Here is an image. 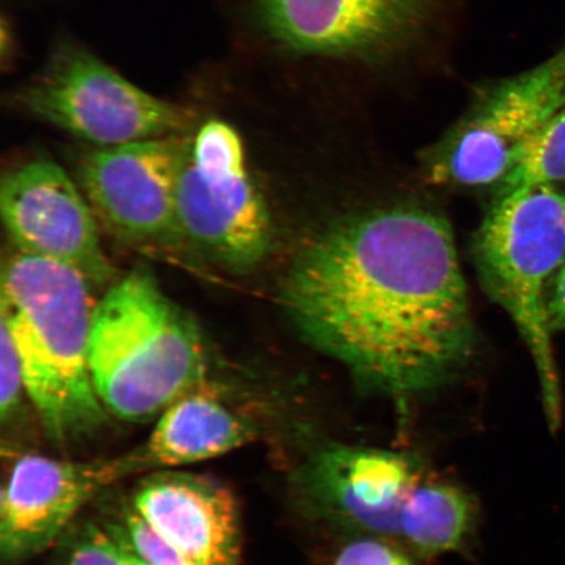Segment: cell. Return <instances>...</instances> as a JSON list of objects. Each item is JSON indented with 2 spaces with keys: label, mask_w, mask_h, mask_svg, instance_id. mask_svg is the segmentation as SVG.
Wrapping results in <instances>:
<instances>
[{
  "label": "cell",
  "mask_w": 565,
  "mask_h": 565,
  "mask_svg": "<svg viewBox=\"0 0 565 565\" xmlns=\"http://www.w3.org/2000/svg\"><path fill=\"white\" fill-rule=\"evenodd\" d=\"M303 341L365 391L405 399L448 384L477 334L454 233L413 206L343 218L303 245L281 282Z\"/></svg>",
  "instance_id": "cell-1"
},
{
  "label": "cell",
  "mask_w": 565,
  "mask_h": 565,
  "mask_svg": "<svg viewBox=\"0 0 565 565\" xmlns=\"http://www.w3.org/2000/svg\"><path fill=\"white\" fill-rule=\"evenodd\" d=\"M95 308L90 282L74 268L23 253L3 266L0 323L17 345L25 393L56 445L87 439L108 422L88 362Z\"/></svg>",
  "instance_id": "cell-2"
},
{
  "label": "cell",
  "mask_w": 565,
  "mask_h": 565,
  "mask_svg": "<svg viewBox=\"0 0 565 565\" xmlns=\"http://www.w3.org/2000/svg\"><path fill=\"white\" fill-rule=\"evenodd\" d=\"M88 362L106 412L145 423L206 381L207 351L194 321L146 270L113 282L92 316Z\"/></svg>",
  "instance_id": "cell-3"
},
{
  "label": "cell",
  "mask_w": 565,
  "mask_h": 565,
  "mask_svg": "<svg viewBox=\"0 0 565 565\" xmlns=\"http://www.w3.org/2000/svg\"><path fill=\"white\" fill-rule=\"evenodd\" d=\"M472 254L487 294L512 317L532 353L547 422L557 428L562 394L547 296L565 265V195L551 185L499 195L477 232Z\"/></svg>",
  "instance_id": "cell-4"
},
{
  "label": "cell",
  "mask_w": 565,
  "mask_h": 565,
  "mask_svg": "<svg viewBox=\"0 0 565 565\" xmlns=\"http://www.w3.org/2000/svg\"><path fill=\"white\" fill-rule=\"evenodd\" d=\"M175 214L181 242L231 271H250L270 252V212L247 172L243 141L230 125L210 121L190 140L177 182Z\"/></svg>",
  "instance_id": "cell-5"
},
{
  "label": "cell",
  "mask_w": 565,
  "mask_h": 565,
  "mask_svg": "<svg viewBox=\"0 0 565 565\" xmlns=\"http://www.w3.org/2000/svg\"><path fill=\"white\" fill-rule=\"evenodd\" d=\"M33 115L98 147L182 136L193 116L134 86L96 56L65 46L23 94Z\"/></svg>",
  "instance_id": "cell-6"
},
{
  "label": "cell",
  "mask_w": 565,
  "mask_h": 565,
  "mask_svg": "<svg viewBox=\"0 0 565 565\" xmlns=\"http://www.w3.org/2000/svg\"><path fill=\"white\" fill-rule=\"evenodd\" d=\"M422 463L408 454L323 444L292 476L295 503L307 519L350 536H399L401 513L420 482Z\"/></svg>",
  "instance_id": "cell-7"
},
{
  "label": "cell",
  "mask_w": 565,
  "mask_h": 565,
  "mask_svg": "<svg viewBox=\"0 0 565 565\" xmlns=\"http://www.w3.org/2000/svg\"><path fill=\"white\" fill-rule=\"evenodd\" d=\"M190 140L153 138L84 154L77 175L98 221L127 242H181L175 193Z\"/></svg>",
  "instance_id": "cell-8"
},
{
  "label": "cell",
  "mask_w": 565,
  "mask_h": 565,
  "mask_svg": "<svg viewBox=\"0 0 565 565\" xmlns=\"http://www.w3.org/2000/svg\"><path fill=\"white\" fill-rule=\"evenodd\" d=\"M0 214L18 253L52 260L104 286L115 275L94 210L65 169L34 160L4 175Z\"/></svg>",
  "instance_id": "cell-9"
},
{
  "label": "cell",
  "mask_w": 565,
  "mask_h": 565,
  "mask_svg": "<svg viewBox=\"0 0 565 565\" xmlns=\"http://www.w3.org/2000/svg\"><path fill=\"white\" fill-rule=\"evenodd\" d=\"M127 478L121 456L70 461L38 454L12 463L0 503V556L17 564L44 553L96 494Z\"/></svg>",
  "instance_id": "cell-10"
},
{
  "label": "cell",
  "mask_w": 565,
  "mask_h": 565,
  "mask_svg": "<svg viewBox=\"0 0 565 565\" xmlns=\"http://www.w3.org/2000/svg\"><path fill=\"white\" fill-rule=\"evenodd\" d=\"M563 108L561 82L550 60L501 84L445 147L434 179L466 186L500 183L530 137Z\"/></svg>",
  "instance_id": "cell-11"
},
{
  "label": "cell",
  "mask_w": 565,
  "mask_h": 565,
  "mask_svg": "<svg viewBox=\"0 0 565 565\" xmlns=\"http://www.w3.org/2000/svg\"><path fill=\"white\" fill-rule=\"evenodd\" d=\"M129 504L195 565H242L237 501L217 480L188 471H153L140 480Z\"/></svg>",
  "instance_id": "cell-12"
},
{
  "label": "cell",
  "mask_w": 565,
  "mask_h": 565,
  "mask_svg": "<svg viewBox=\"0 0 565 565\" xmlns=\"http://www.w3.org/2000/svg\"><path fill=\"white\" fill-rule=\"evenodd\" d=\"M270 30L298 51L338 54L391 41L418 15L423 0H256Z\"/></svg>",
  "instance_id": "cell-13"
},
{
  "label": "cell",
  "mask_w": 565,
  "mask_h": 565,
  "mask_svg": "<svg viewBox=\"0 0 565 565\" xmlns=\"http://www.w3.org/2000/svg\"><path fill=\"white\" fill-rule=\"evenodd\" d=\"M257 423L239 414L204 383L183 394L159 416L150 437L124 455L127 477L209 461L256 440Z\"/></svg>",
  "instance_id": "cell-14"
},
{
  "label": "cell",
  "mask_w": 565,
  "mask_h": 565,
  "mask_svg": "<svg viewBox=\"0 0 565 565\" xmlns=\"http://www.w3.org/2000/svg\"><path fill=\"white\" fill-rule=\"evenodd\" d=\"M476 524V500L461 486L420 479L402 508L399 536L429 559L461 550Z\"/></svg>",
  "instance_id": "cell-15"
},
{
  "label": "cell",
  "mask_w": 565,
  "mask_h": 565,
  "mask_svg": "<svg viewBox=\"0 0 565 565\" xmlns=\"http://www.w3.org/2000/svg\"><path fill=\"white\" fill-rule=\"evenodd\" d=\"M565 181V108L542 125L515 159L505 179L499 183V195L514 190L551 185Z\"/></svg>",
  "instance_id": "cell-16"
},
{
  "label": "cell",
  "mask_w": 565,
  "mask_h": 565,
  "mask_svg": "<svg viewBox=\"0 0 565 565\" xmlns=\"http://www.w3.org/2000/svg\"><path fill=\"white\" fill-rule=\"evenodd\" d=\"M63 565H147L105 524L84 522L71 530Z\"/></svg>",
  "instance_id": "cell-17"
},
{
  "label": "cell",
  "mask_w": 565,
  "mask_h": 565,
  "mask_svg": "<svg viewBox=\"0 0 565 565\" xmlns=\"http://www.w3.org/2000/svg\"><path fill=\"white\" fill-rule=\"evenodd\" d=\"M110 532L124 541L147 565H195L169 545L139 518L129 503L119 511L116 521L104 522Z\"/></svg>",
  "instance_id": "cell-18"
},
{
  "label": "cell",
  "mask_w": 565,
  "mask_h": 565,
  "mask_svg": "<svg viewBox=\"0 0 565 565\" xmlns=\"http://www.w3.org/2000/svg\"><path fill=\"white\" fill-rule=\"evenodd\" d=\"M0 339V418L6 423L18 413L25 383L17 345L4 324Z\"/></svg>",
  "instance_id": "cell-19"
},
{
  "label": "cell",
  "mask_w": 565,
  "mask_h": 565,
  "mask_svg": "<svg viewBox=\"0 0 565 565\" xmlns=\"http://www.w3.org/2000/svg\"><path fill=\"white\" fill-rule=\"evenodd\" d=\"M334 565H412L397 547L379 536H351L339 551Z\"/></svg>",
  "instance_id": "cell-20"
},
{
  "label": "cell",
  "mask_w": 565,
  "mask_h": 565,
  "mask_svg": "<svg viewBox=\"0 0 565 565\" xmlns=\"http://www.w3.org/2000/svg\"><path fill=\"white\" fill-rule=\"evenodd\" d=\"M547 316L553 333L565 329V265L551 282L547 296Z\"/></svg>",
  "instance_id": "cell-21"
},
{
  "label": "cell",
  "mask_w": 565,
  "mask_h": 565,
  "mask_svg": "<svg viewBox=\"0 0 565 565\" xmlns=\"http://www.w3.org/2000/svg\"><path fill=\"white\" fill-rule=\"evenodd\" d=\"M551 65H553L557 79L561 82L564 102H565V47L559 53L555 54L553 58L550 60Z\"/></svg>",
  "instance_id": "cell-22"
}]
</instances>
